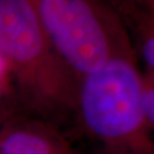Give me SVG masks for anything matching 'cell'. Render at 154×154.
I'll list each match as a JSON object with an SVG mask.
<instances>
[{
  "label": "cell",
  "instance_id": "6da1fadb",
  "mask_svg": "<svg viewBox=\"0 0 154 154\" xmlns=\"http://www.w3.org/2000/svg\"><path fill=\"white\" fill-rule=\"evenodd\" d=\"M0 54L22 106L42 116L75 110L80 80L24 0H0Z\"/></svg>",
  "mask_w": 154,
  "mask_h": 154
},
{
  "label": "cell",
  "instance_id": "8992f818",
  "mask_svg": "<svg viewBox=\"0 0 154 154\" xmlns=\"http://www.w3.org/2000/svg\"><path fill=\"white\" fill-rule=\"evenodd\" d=\"M136 5L139 6L136 2ZM135 16V24L137 26L138 33L140 34L142 53L146 63L154 72V23L149 18L139 6V11L132 13Z\"/></svg>",
  "mask_w": 154,
  "mask_h": 154
},
{
  "label": "cell",
  "instance_id": "277c9868",
  "mask_svg": "<svg viewBox=\"0 0 154 154\" xmlns=\"http://www.w3.org/2000/svg\"><path fill=\"white\" fill-rule=\"evenodd\" d=\"M0 154H77L53 126L14 118L0 128Z\"/></svg>",
  "mask_w": 154,
  "mask_h": 154
},
{
  "label": "cell",
  "instance_id": "ba28073f",
  "mask_svg": "<svg viewBox=\"0 0 154 154\" xmlns=\"http://www.w3.org/2000/svg\"><path fill=\"white\" fill-rule=\"evenodd\" d=\"M137 4L154 23V0H137Z\"/></svg>",
  "mask_w": 154,
  "mask_h": 154
},
{
  "label": "cell",
  "instance_id": "52a82bcc",
  "mask_svg": "<svg viewBox=\"0 0 154 154\" xmlns=\"http://www.w3.org/2000/svg\"><path fill=\"white\" fill-rule=\"evenodd\" d=\"M144 109H145V114H146V118H147V121L149 123L154 138V85L149 86V87L145 86Z\"/></svg>",
  "mask_w": 154,
  "mask_h": 154
},
{
  "label": "cell",
  "instance_id": "5b68a950",
  "mask_svg": "<svg viewBox=\"0 0 154 154\" xmlns=\"http://www.w3.org/2000/svg\"><path fill=\"white\" fill-rule=\"evenodd\" d=\"M21 105L9 66L0 54V128L16 118Z\"/></svg>",
  "mask_w": 154,
  "mask_h": 154
},
{
  "label": "cell",
  "instance_id": "7a4b0ae2",
  "mask_svg": "<svg viewBox=\"0 0 154 154\" xmlns=\"http://www.w3.org/2000/svg\"><path fill=\"white\" fill-rule=\"evenodd\" d=\"M144 91L135 57H116L80 79L74 111L83 129L103 147L154 154Z\"/></svg>",
  "mask_w": 154,
  "mask_h": 154
},
{
  "label": "cell",
  "instance_id": "3957f363",
  "mask_svg": "<svg viewBox=\"0 0 154 154\" xmlns=\"http://www.w3.org/2000/svg\"><path fill=\"white\" fill-rule=\"evenodd\" d=\"M79 80L116 57H134L121 20L102 0H24Z\"/></svg>",
  "mask_w": 154,
  "mask_h": 154
},
{
  "label": "cell",
  "instance_id": "9c48e42d",
  "mask_svg": "<svg viewBox=\"0 0 154 154\" xmlns=\"http://www.w3.org/2000/svg\"><path fill=\"white\" fill-rule=\"evenodd\" d=\"M95 154H127L125 152H120V151H116V149H107V147H103L99 149L98 152H96Z\"/></svg>",
  "mask_w": 154,
  "mask_h": 154
}]
</instances>
